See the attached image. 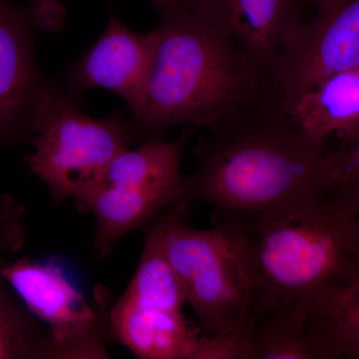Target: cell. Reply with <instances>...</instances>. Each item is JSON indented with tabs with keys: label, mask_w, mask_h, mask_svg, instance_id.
<instances>
[{
	"label": "cell",
	"mask_w": 359,
	"mask_h": 359,
	"mask_svg": "<svg viewBox=\"0 0 359 359\" xmlns=\"http://www.w3.org/2000/svg\"><path fill=\"white\" fill-rule=\"evenodd\" d=\"M320 1V0H299V2H302V4H309V6L313 7L316 6Z\"/></svg>",
	"instance_id": "cell-22"
},
{
	"label": "cell",
	"mask_w": 359,
	"mask_h": 359,
	"mask_svg": "<svg viewBox=\"0 0 359 359\" xmlns=\"http://www.w3.org/2000/svg\"><path fill=\"white\" fill-rule=\"evenodd\" d=\"M241 231L254 283L252 316L309 304L359 264L347 240V219L320 200L290 223Z\"/></svg>",
	"instance_id": "cell-3"
},
{
	"label": "cell",
	"mask_w": 359,
	"mask_h": 359,
	"mask_svg": "<svg viewBox=\"0 0 359 359\" xmlns=\"http://www.w3.org/2000/svg\"><path fill=\"white\" fill-rule=\"evenodd\" d=\"M55 0H32L20 6L0 0V146L32 141V122L48 77L40 70L35 33L60 25Z\"/></svg>",
	"instance_id": "cell-7"
},
{
	"label": "cell",
	"mask_w": 359,
	"mask_h": 359,
	"mask_svg": "<svg viewBox=\"0 0 359 359\" xmlns=\"http://www.w3.org/2000/svg\"><path fill=\"white\" fill-rule=\"evenodd\" d=\"M309 323L318 359H359V264L309 302Z\"/></svg>",
	"instance_id": "cell-15"
},
{
	"label": "cell",
	"mask_w": 359,
	"mask_h": 359,
	"mask_svg": "<svg viewBox=\"0 0 359 359\" xmlns=\"http://www.w3.org/2000/svg\"><path fill=\"white\" fill-rule=\"evenodd\" d=\"M144 245L133 278L120 299L151 311H182L185 292L163 252L159 240L147 224L141 229Z\"/></svg>",
	"instance_id": "cell-17"
},
{
	"label": "cell",
	"mask_w": 359,
	"mask_h": 359,
	"mask_svg": "<svg viewBox=\"0 0 359 359\" xmlns=\"http://www.w3.org/2000/svg\"><path fill=\"white\" fill-rule=\"evenodd\" d=\"M25 205L0 197V359H67L50 330L18 301L6 269L26 243Z\"/></svg>",
	"instance_id": "cell-10"
},
{
	"label": "cell",
	"mask_w": 359,
	"mask_h": 359,
	"mask_svg": "<svg viewBox=\"0 0 359 359\" xmlns=\"http://www.w3.org/2000/svg\"><path fill=\"white\" fill-rule=\"evenodd\" d=\"M285 107L306 133L327 142L359 125V65L337 71Z\"/></svg>",
	"instance_id": "cell-14"
},
{
	"label": "cell",
	"mask_w": 359,
	"mask_h": 359,
	"mask_svg": "<svg viewBox=\"0 0 359 359\" xmlns=\"http://www.w3.org/2000/svg\"><path fill=\"white\" fill-rule=\"evenodd\" d=\"M30 142L34 151L26 163L55 205L76 202L92 192L132 143L122 114L92 117L80 107L79 99L50 78L35 110Z\"/></svg>",
	"instance_id": "cell-5"
},
{
	"label": "cell",
	"mask_w": 359,
	"mask_h": 359,
	"mask_svg": "<svg viewBox=\"0 0 359 359\" xmlns=\"http://www.w3.org/2000/svg\"><path fill=\"white\" fill-rule=\"evenodd\" d=\"M208 131L185 182L190 202L214 208L212 223L259 230L299 219L320 202L327 142L304 131L276 96Z\"/></svg>",
	"instance_id": "cell-1"
},
{
	"label": "cell",
	"mask_w": 359,
	"mask_h": 359,
	"mask_svg": "<svg viewBox=\"0 0 359 359\" xmlns=\"http://www.w3.org/2000/svg\"><path fill=\"white\" fill-rule=\"evenodd\" d=\"M308 302L252 316L247 323L250 359H318Z\"/></svg>",
	"instance_id": "cell-16"
},
{
	"label": "cell",
	"mask_w": 359,
	"mask_h": 359,
	"mask_svg": "<svg viewBox=\"0 0 359 359\" xmlns=\"http://www.w3.org/2000/svg\"><path fill=\"white\" fill-rule=\"evenodd\" d=\"M153 32L140 34L115 14L91 48L74 63L60 83L80 99L90 89L113 92L133 107L140 98L154 55Z\"/></svg>",
	"instance_id": "cell-9"
},
{
	"label": "cell",
	"mask_w": 359,
	"mask_h": 359,
	"mask_svg": "<svg viewBox=\"0 0 359 359\" xmlns=\"http://www.w3.org/2000/svg\"><path fill=\"white\" fill-rule=\"evenodd\" d=\"M202 9L271 79L287 37L301 21L299 0H189Z\"/></svg>",
	"instance_id": "cell-11"
},
{
	"label": "cell",
	"mask_w": 359,
	"mask_h": 359,
	"mask_svg": "<svg viewBox=\"0 0 359 359\" xmlns=\"http://www.w3.org/2000/svg\"><path fill=\"white\" fill-rule=\"evenodd\" d=\"M184 201H189L186 185L162 189L100 185L74 204L95 219L92 245L99 259H104L130 231L143 228Z\"/></svg>",
	"instance_id": "cell-12"
},
{
	"label": "cell",
	"mask_w": 359,
	"mask_h": 359,
	"mask_svg": "<svg viewBox=\"0 0 359 359\" xmlns=\"http://www.w3.org/2000/svg\"><path fill=\"white\" fill-rule=\"evenodd\" d=\"M325 151V178L320 201L342 217L359 221V125L337 136Z\"/></svg>",
	"instance_id": "cell-18"
},
{
	"label": "cell",
	"mask_w": 359,
	"mask_h": 359,
	"mask_svg": "<svg viewBox=\"0 0 359 359\" xmlns=\"http://www.w3.org/2000/svg\"><path fill=\"white\" fill-rule=\"evenodd\" d=\"M347 238L349 247L354 254L359 255V221L348 219L347 222Z\"/></svg>",
	"instance_id": "cell-20"
},
{
	"label": "cell",
	"mask_w": 359,
	"mask_h": 359,
	"mask_svg": "<svg viewBox=\"0 0 359 359\" xmlns=\"http://www.w3.org/2000/svg\"><path fill=\"white\" fill-rule=\"evenodd\" d=\"M7 282L30 313L50 330L67 359L109 358L110 299L90 304L51 263L18 259L6 269Z\"/></svg>",
	"instance_id": "cell-6"
},
{
	"label": "cell",
	"mask_w": 359,
	"mask_h": 359,
	"mask_svg": "<svg viewBox=\"0 0 359 359\" xmlns=\"http://www.w3.org/2000/svg\"><path fill=\"white\" fill-rule=\"evenodd\" d=\"M299 21L276 62L271 87L285 106L337 71L359 65V0H320Z\"/></svg>",
	"instance_id": "cell-8"
},
{
	"label": "cell",
	"mask_w": 359,
	"mask_h": 359,
	"mask_svg": "<svg viewBox=\"0 0 359 359\" xmlns=\"http://www.w3.org/2000/svg\"><path fill=\"white\" fill-rule=\"evenodd\" d=\"M184 201L146 224L157 236L163 252L197 316L203 334L240 330L254 308V283L238 229L214 224L197 229L189 223Z\"/></svg>",
	"instance_id": "cell-4"
},
{
	"label": "cell",
	"mask_w": 359,
	"mask_h": 359,
	"mask_svg": "<svg viewBox=\"0 0 359 359\" xmlns=\"http://www.w3.org/2000/svg\"><path fill=\"white\" fill-rule=\"evenodd\" d=\"M193 359H250L247 325L240 330L219 334L202 332Z\"/></svg>",
	"instance_id": "cell-19"
},
{
	"label": "cell",
	"mask_w": 359,
	"mask_h": 359,
	"mask_svg": "<svg viewBox=\"0 0 359 359\" xmlns=\"http://www.w3.org/2000/svg\"><path fill=\"white\" fill-rule=\"evenodd\" d=\"M151 1L154 4L156 8H158V7L164 6V4H168V2L171 1V0H151Z\"/></svg>",
	"instance_id": "cell-21"
},
{
	"label": "cell",
	"mask_w": 359,
	"mask_h": 359,
	"mask_svg": "<svg viewBox=\"0 0 359 359\" xmlns=\"http://www.w3.org/2000/svg\"><path fill=\"white\" fill-rule=\"evenodd\" d=\"M157 9L152 65L127 118L131 142L162 140L176 125L209 129L273 95L269 77L199 7L172 0Z\"/></svg>",
	"instance_id": "cell-2"
},
{
	"label": "cell",
	"mask_w": 359,
	"mask_h": 359,
	"mask_svg": "<svg viewBox=\"0 0 359 359\" xmlns=\"http://www.w3.org/2000/svg\"><path fill=\"white\" fill-rule=\"evenodd\" d=\"M111 339L142 359H193L202 332L183 311H151L118 299L109 311Z\"/></svg>",
	"instance_id": "cell-13"
}]
</instances>
